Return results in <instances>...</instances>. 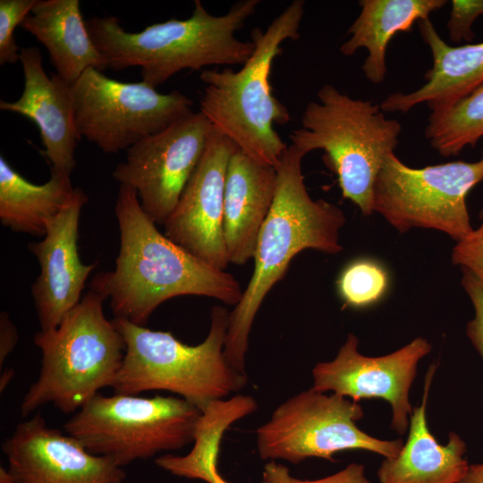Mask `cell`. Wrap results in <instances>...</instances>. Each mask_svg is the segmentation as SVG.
I'll use <instances>...</instances> for the list:
<instances>
[{"mask_svg": "<svg viewBox=\"0 0 483 483\" xmlns=\"http://www.w3.org/2000/svg\"><path fill=\"white\" fill-rule=\"evenodd\" d=\"M317 97L306 106L301 127L290 134L291 144L306 155L323 150L343 197L369 216L377 175L399 144L402 125L388 119L380 105L352 98L331 84L323 85Z\"/></svg>", "mask_w": 483, "mask_h": 483, "instance_id": "7", "label": "cell"}, {"mask_svg": "<svg viewBox=\"0 0 483 483\" xmlns=\"http://www.w3.org/2000/svg\"><path fill=\"white\" fill-rule=\"evenodd\" d=\"M275 187V167L255 161L237 147L228 162L224 195L223 231L229 263L243 265L253 258Z\"/></svg>", "mask_w": 483, "mask_h": 483, "instance_id": "18", "label": "cell"}, {"mask_svg": "<svg viewBox=\"0 0 483 483\" xmlns=\"http://www.w3.org/2000/svg\"><path fill=\"white\" fill-rule=\"evenodd\" d=\"M2 451L17 483H123L126 478L114 461L89 453L39 413L19 423Z\"/></svg>", "mask_w": 483, "mask_h": 483, "instance_id": "15", "label": "cell"}, {"mask_svg": "<svg viewBox=\"0 0 483 483\" xmlns=\"http://www.w3.org/2000/svg\"><path fill=\"white\" fill-rule=\"evenodd\" d=\"M229 316L225 307L214 306L208 334L197 345H188L170 332L114 318L125 343L114 393L168 391L202 411L212 402L241 391L248 377L229 364L224 352Z\"/></svg>", "mask_w": 483, "mask_h": 483, "instance_id": "5", "label": "cell"}, {"mask_svg": "<svg viewBox=\"0 0 483 483\" xmlns=\"http://www.w3.org/2000/svg\"><path fill=\"white\" fill-rule=\"evenodd\" d=\"M462 285L474 308V318L466 326V335L483 359V278L462 268Z\"/></svg>", "mask_w": 483, "mask_h": 483, "instance_id": "29", "label": "cell"}, {"mask_svg": "<svg viewBox=\"0 0 483 483\" xmlns=\"http://www.w3.org/2000/svg\"><path fill=\"white\" fill-rule=\"evenodd\" d=\"M0 483H17L10 470L3 466L0 467Z\"/></svg>", "mask_w": 483, "mask_h": 483, "instance_id": "35", "label": "cell"}, {"mask_svg": "<svg viewBox=\"0 0 483 483\" xmlns=\"http://www.w3.org/2000/svg\"><path fill=\"white\" fill-rule=\"evenodd\" d=\"M14 377V370L5 369L0 377V392L3 393Z\"/></svg>", "mask_w": 483, "mask_h": 483, "instance_id": "34", "label": "cell"}, {"mask_svg": "<svg viewBox=\"0 0 483 483\" xmlns=\"http://www.w3.org/2000/svg\"><path fill=\"white\" fill-rule=\"evenodd\" d=\"M259 0H242L223 15H212L199 0L184 20L170 19L143 30H124L114 16L86 20L90 38L108 68L140 67L141 80L157 89L184 69L243 65L254 51L251 41L235 37Z\"/></svg>", "mask_w": 483, "mask_h": 483, "instance_id": "3", "label": "cell"}, {"mask_svg": "<svg viewBox=\"0 0 483 483\" xmlns=\"http://www.w3.org/2000/svg\"><path fill=\"white\" fill-rule=\"evenodd\" d=\"M436 363L429 366L421 402L412 409L407 441L394 458H385L377 470L380 483H461L470 464L466 443L450 432L441 445L427 424L426 408Z\"/></svg>", "mask_w": 483, "mask_h": 483, "instance_id": "19", "label": "cell"}, {"mask_svg": "<svg viewBox=\"0 0 483 483\" xmlns=\"http://www.w3.org/2000/svg\"><path fill=\"white\" fill-rule=\"evenodd\" d=\"M431 348L426 338L417 337L394 352L369 357L359 352V339L350 333L334 360L313 368L311 388L357 402L370 398L386 401L392 410L391 428L402 436L413 409L409 394L418 364Z\"/></svg>", "mask_w": 483, "mask_h": 483, "instance_id": "13", "label": "cell"}, {"mask_svg": "<svg viewBox=\"0 0 483 483\" xmlns=\"http://www.w3.org/2000/svg\"><path fill=\"white\" fill-rule=\"evenodd\" d=\"M305 156L288 145L275 166V199L257 240L253 273L230 312L224 352L229 364L242 373L255 317L267 294L284 277L292 259L309 249L330 255L343 250L340 230L345 216L336 205L310 197L301 169Z\"/></svg>", "mask_w": 483, "mask_h": 483, "instance_id": "2", "label": "cell"}, {"mask_svg": "<svg viewBox=\"0 0 483 483\" xmlns=\"http://www.w3.org/2000/svg\"><path fill=\"white\" fill-rule=\"evenodd\" d=\"M202 411L181 397L97 394L64 425L91 453L123 467L193 443Z\"/></svg>", "mask_w": 483, "mask_h": 483, "instance_id": "8", "label": "cell"}, {"mask_svg": "<svg viewBox=\"0 0 483 483\" xmlns=\"http://www.w3.org/2000/svg\"><path fill=\"white\" fill-rule=\"evenodd\" d=\"M305 2L292 1L267 26L251 30L254 51L242 67L222 71L205 69L206 84L199 111L213 127L255 161L276 166L288 147L274 125L291 121L287 107L273 94L270 74L282 44L297 40Z\"/></svg>", "mask_w": 483, "mask_h": 483, "instance_id": "4", "label": "cell"}, {"mask_svg": "<svg viewBox=\"0 0 483 483\" xmlns=\"http://www.w3.org/2000/svg\"><path fill=\"white\" fill-rule=\"evenodd\" d=\"M257 409L256 400L244 394L212 402L202 411L191 452L185 455L164 454L155 459L156 464L177 477L206 483H231L218 469L221 440L232 424Z\"/></svg>", "mask_w": 483, "mask_h": 483, "instance_id": "24", "label": "cell"}, {"mask_svg": "<svg viewBox=\"0 0 483 483\" xmlns=\"http://www.w3.org/2000/svg\"><path fill=\"white\" fill-rule=\"evenodd\" d=\"M105 300L90 288L57 327L34 335L41 368L21 401L22 417L47 403L75 413L100 389L113 387L125 343L114 321L105 316Z\"/></svg>", "mask_w": 483, "mask_h": 483, "instance_id": "6", "label": "cell"}, {"mask_svg": "<svg viewBox=\"0 0 483 483\" xmlns=\"http://www.w3.org/2000/svg\"><path fill=\"white\" fill-rule=\"evenodd\" d=\"M363 415L359 402L337 394L302 391L277 406L256 430L259 457L293 464L309 458L334 462L335 453L352 450L396 457L402 440H383L362 431L357 422Z\"/></svg>", "mask_w": 483, "mask_h": 483, "instance_id": "9", "label": "cell"}, {"mask_svg": "<svg viewBox=\"0 0 483 483\" xmlns=\"http://www.w3.org/2000/svg\"><path fill=\"white\" fill-rule=\"evenodd\" d=\"M461 483H483V463L470 465Z\"/></svg>", "mask_w": 483, "mask_h": 483, "instance_id": "33", "label": "cell"}, {"mask_svg": "<svg viewBox=\"0 0 483 483\" xmlns=\"http://www.w3.org/2000/svg\"><path fill=\"white\" fill-rule=\"evenodd\" d=\"M451 261L483 278V220L477 229L456 242Z\"/></svg>", "mask_w": 483, "mask_h": 483, "instance_id": "31", "label": "cell"}, {"mask_svg": "<svg viewBox=\"0 0 483 483\" xmlns=\"http://www.w3.org/2000/svg\"><path fill=\"white\" fill-rule=\"evenodd\" d=\"M418 25L431 50L432 67L420 88L386 97L380 104L384 112L407 113L423 103L431 112L445 109L483 83V42L453 47L442 39L429 19Z\"/></svg>", "mask_w": 483, "mask_h": 483, "instance_id": "20", "label": "cell"}, {"mask_svg": "<svg viewBox=\"0 0 483 483\" xmlns=\"http://www.w3.org/2000/svg\"><path fill=\"white\" fill-rule=\"evenodd\" d=\"M71 88L80 140L106 154L127 150L193 113V101L178 90L161 94L142 80H114L95 68Z\"/></svg>", "mask_w": 483, "mask_h": 483, "instance_id": "11", "label": "cell"}, {"mask_svg": "<svg viewBox=\"0 0 483 483\" xmlns=\"http://www.w3.org/2000/svg\"><path fill=\"white\" fill-rule=\"evenodd\" d=\"M263 483H372L365 475V467L360 463H351L336 473L318 479H301L290 474L289 469L269 461L263 469Z\"/></svg>", "mask_w": 483, "mask_h": 483, "instance_id": "28", "label": "cell"}, {"mask_svg": "<svg viewBox=\"0 0 483 483\" xmlns=\"http://www.w3.org/2000/svg\"><path fill=\"white\" fill-rule=\"evenodd\" d=\"M21 28L47 50L58 77L72 86L89 68L107 63L89 36L79 0H38Z\"/></svg>", "mask_w": 483, "mask_h": 483, "instance_id": "21", "label": "cell"}, {"mask_svg": "<svg viewBox=\"0 0 483 483\" xmlns=\"http://www.w3.org/2000/svg\"><path fill=\"white\" fill-rule=\"evenodd\" d=\"M18 330L12 321L9 314L2 311L0 314V367L2 369L4 362L8 355L14 349L18 342Z\"/></svg>", "mask_w": 483, "mask_h": 483, "instance_id": "32", "label": "cell"}, {"mask_svg": "<svg viewBox=\"0 0 483 483\" xmlns=\"http://www.w3.org/2000/svg\"><path fill=\"white\" fill-rule=\"evenodd\" d=\"M73 190L70 175L51 172L47 182L35 184L0 157V221L13 232L44 236Z\"/></svg>", "mask_w": 483, "mask_h": 483, "instance_id": "23", "label": "cell"}, {"mask_svg": "<svg viewBox=\"0 0 483 483\" xmlns=\"http://www.w3.org/2000/svg\"><path fill=\"white\" fill-rule=\"evenodd\" d=\"M452 10L446 23L449 38L453 43L465 40L470 43L474 38L472 24L483 14V0H453Z\"/></svg>", "mask_w": 483, "mask_h": 483, "instance_id": "30", "label": "cell"}, {"mask_svg": "<svg viewBox=\"0 0 483 483\" xmlns=\"http://www.w3.org/2000/svg\"><path fill=\"white\" fill-rule=\"evenodd\" d=\"M483 181L482 157L413 168L391 153L377 175L373 212L403 233L412 228L442 232L456 242L472 230L468 193Z\"/></svg>", "mask_w": 483, "mask_h": 483, "instance_id": "10", "label": "cell"}, {"mask_svg": "<svg viewBox=\"0 0 483 483\" xmlns=\"http://www.w3.org/2000/svg\"><path fill=\"white\" fill-rule=\"evenodd\" d=\"M425 136L445 157L474 147L483 137V83L452 106L431 112Z\"/></svg>", "mask_w": 483, "mask_h": 483, "instance_id": "25", "label": "cell"}, {"mask_svg": "<svg viewBox=\"0 0 483 483\" xmlns=\"http://www.w3.org/2000/svg\"><path fill=\"white\" fill-rule=\"evenodd\" d=\"M114 211L120 232L115 268L97 274L90 284L109 299L114 318L145 326L160 304L182 295L238 304L243 291L237 279L161 233L133 188L119 186Z\"/></svg>", "mask_w": 483, "mask_h": 483, "instance_id": "1", "label": "cell"}, {"mask_svg": "<svg viewBox=\"0 0 483 483\" xmlns=\"http://www.w3.org/2000/svg\"><path fill=\"white\" fill-rule=\"evenodd\" d=\"M445 0H360L361 10L349 28L350 38L340 47L345 56L360 48L368 55L361 66L365 77L380 84L386 76V50L390 40L399 32H410L415 22L446 4Z\"/></svg>", "mask_w": 483, "mask_h": 483, "instance_id": "22", "label": "cell"}, {"mask_svg": "<svg viewBox=\"0 0 483 483\" xmlns=\"http://www.w3.org/2000/svg\"><path fill=\"white\" fill-rule=\"evenodd\" d=\"M237 146L215 128L205 152L174 209L165 235L196 258L225 270L224 195L229 159Z\"/></svg>", "mask_w": 483, "mask_h": 483, "instance_id": "14", "label": "cell"}, {"mask_svg": "<svg viewBox=\"0 0 483 483\" xmlns=\"http://www.w3.org/2000/svg\"><path fill=\"white\" fill-rule=\"evenodd\" d=\"M38 0H0V64L20 61L21 49L13 32L21 25Z\"/></svg>", "mask_w": 483, "mask_h": 483, "instance_id": "27", "label": "cell"}, {"mask_svg": "<svg viewBox=\"0 0 483 483\" xmlns=\"http://www.w3.org/2000/svg\"><path fill=\"white\" fill-rule=\"evenodd\" d=\"M214 127L193 112L126 150L112 176L133 188L140 205L157 225L165 223L199 165Z\"/></svg>", "mask_w": 483, "mask_h": 483, "instance_id": "12", "label": "cell"}, {"mask_svg": "<svg viewBox=\"0 0 483 483\" xmlns=\"http://www.w3.org/2000/svg\"><path fill=\"white\" fill-rule=\"evenodd\" d=\"M336 287L344 305L364 308L378 301L386 292L388 275L378 262L359 258L343 267Z\"/></svg>", "mask_w": 483, "mask_h": 483, "instance_id": "26", "label": "cell"}, {"mask_svg": "<svg viewBox=\"0 0 483 483\" xmlns=\"http://www.w3.org/2000/svg\"><path fill=\"white\" fill-rule=\"evenodd\" d=\"M24 86L21 97L13 102L1 100L0 109L21 114L38 128L44 146L42 153L51 172L71 175L76 167L75 148L80 140L75 122L70 85L55 72L47 75L38 47L21 49Z\"/></svg>", "mask_w": 483, "mask_h": 483, "instance_id": "17", "label": "cell"}, {"mask_svg": "<svg viewBox=\"0 0 483 483\" xmlns=\"http://www.w3.org/2000/svg\"><path fill=\"white\" fill-rule=\"evenodd\" d=\"M89 198L80 188L47 225L44 239L28 245L37 258L40 272L31 285V294L40 326L47 331L57 327L80 301L85 283L97 262L85 265L78 252L79 221Z\"/></svg>", "mask_w": 483, "mask_h": 483, "instance_id": "16", "label": "cell"}]
</instances>
